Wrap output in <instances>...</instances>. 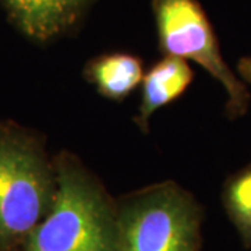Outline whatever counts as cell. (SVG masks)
Listing matches in <instances>:
<instances>
[{"label":"cell","mask_w":251,"mask_h":251,"mask_svg":"<svg viewBox=\"0 0 251 251\" xmlns=\"http://www.w3.org/2000/svg\"><path fill=\"white\" fill-rule=\"evenodd\" d=\"M222 202L243 244L251 249V163L225 181Z\"/></svg>","instance_id":"8"},{"label":"cell","mask_w":251,"mask_h":251,"mask_svg":"<svg viewBox=\"0 0 251 251\" xmlns=\"http://www.w3.org/2000/svg\"><path fill=\"white\" fill-rule=\"evenodd\" d=\"M153 13L162 53L200 64L226 91L227 116H244L250 92L225 62L212 25L198 1L153 0Z\"/></svg>","instance_id":"4"},{"label":"cell","mask_w":251,"mask_h":251,"mask_svg":"<svg viewBox=\"0 0 251 251\" xmlns=\"http://www.w3.org/2000/svg\"><path fill=\"white\" fill-rule=\"evenodd\" d=\"M194 73L186 60L165 56L144 74L141 81V102L135 123L147 131L155 112L179 99L193 82Z\"/></svg>","instance_id":"5"},{"label":"cell","mask_w":251,"mask_h":251,"mask_svg":"<svg viewBox=\"0 0 251 251\" xmlns=\"http://www.w3.org/2000/svg\"><path fill=\"white\" fill-rule=\"evenodd\" d=\"M237 72L239 75L247 84H251V56H246L242 57L239 63H237Z\"/></svg>","instance_id":"9"},{"label":"cell","mask_w":251,"mask_h":251,"mask_svg":"<svg viewBox=\"0 0 251 251\" xmlns=\"http://www.w3.org/2000/svg\"><path fill=\"white\" fill-rule=\"evenodd\" d=\"M21 29L46 41L69 28L80 16L87 0H6Z\"/></svg>","instance_id":"6"},{"label":"cell","mask_w":251,"mask_h":251,"mask_svg":"<svg viewBox=\"0 0 251 251\" xmlns=\"http://www.w3.org/2000/svg\"><path fill=\"white\" fill-rule=\"evenodd\" d=\"M56 191V166L42 147L17 128L0 127V251L24 250Z\"/></svg>","instance_id":"2"},{"label":"cell","mask_w":251,"mask_h":251,"mask_svg":"<svg viewBox=\"0 0 251 251\" xmlns=\"http://www.w3.org/2000/svg\"><path fill=\"white\" fill-rule=\"evenodd\" d=\"M116 206V251L201 250V208L179 184L148 186Z\"/></svg>","instance_id":"3"},{"label":"cell","mask_w":251,"mask_h":251,"mask_svg":"<svg viewBox=\"0 0 251 251\" xmlns=\"http://www.w3.org/2000/svg\"><path fill=\"white\" fill-rule=\"evenodd\" d=\"M143 62L130 53L116 52L98 56L87 63L84 75L99 94L112 100H123L141 84Z\"/></svg>","instance_id":"7"},{"label":"cell","mask_w":251,"mask_h":251,"mask_svg":"<svg viewBox=\"0 0 251 251\" xmlns=\"http://www.w3.org/2000/svg\"><path fill=\"white\" fill-rule=\"evenodd\" d=\"M54 166L53 205L23 251H116V201L75 156L62 153Z\"/></svg>","instance_id":"1"}]
</instances>
